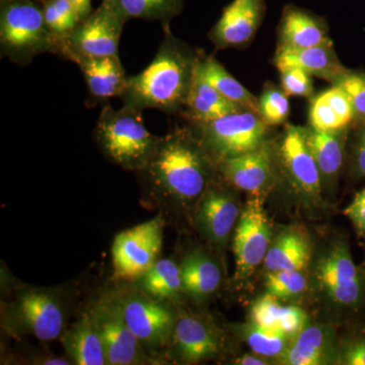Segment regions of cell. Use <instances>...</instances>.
<instances>
[{"instance_id": "43", "label": "cell", "mask_w": 365, "mask_h": 365, "mask_svg": "<svg viewBox=\"0 0 365 365\" xmlns=\"http://www.w3.org/2000/svg\"><path fill=\"white\" fill-rule=\"evenodd\" d=\"M81 4H83V11H85L86 19L91 16V14L93 13V9H91V0H81Z\"/></svg>"}, {"instance_id": "2", "label": "cell", "mask_w": 365, "mask_h": 365, "mask_svg": "<svg viewBox=\"0 0 365 365\" xmlns=\"http://www.w3.org/2000/svg\"><path fill=\"white\" fill-rule=\"evenodd\" d=\"M165 37L150 66L140 73L128 76L120 96L124 106L134 109H155L175 114L186 108L202 53L178 39L165 29Z\"/></svg>"}, {"instance_id": "42", "label": "cell", "mask_w": 365, "mask_h": 365, "mask_svg": "<svg viewBox=\"0 0 365 365\" xmlns=\"http://www.w3.org/2000/svg\"><path fill=\"white\" fill-rule=\"evenodd\" d=\"M68 1L71 2L72 6L74 7V9H76V13H78L79 21H85L86 16L85 11H83V4H81V0H68Z\"/></svg>"}, {"instance_id": "39", "label": "cell", "mask_w": 365, "mask_h": 365, "mask_svg": "<svg viewBox=\"0 0 365 365\" xmlns=\"http://www.w3.org/2000/svg\"><path fill=\"white\" fill-rule=\"evenodd\" d=\"M344 215L351 222L357 234L365 237V189L354 196L346 207Z\"/></svg>"}, {"instance_id": "21", "label": "cell", "mask_w": 365, "mask_h": 365, "mask_svg": "<svg viewBox=\"0 0 365 365\" xmlns=\"http://www.w3.org/2000/svg\"><path fill=\"white\" fill-rule=\"evenodd\" d=\"M60 341L73 364H108L104 345L91 312L81 314L76 323L66 329Z\"/></svg>"}, {"instance_id": "15", "label": "cell", "mask_w": 365, "mask_h": 365, "mask_svg": "<svg viewBox=\"0 0 365 365\" xmlns=\"http://www.w3.org/2000/svg\"><path fill=\"white\" fill-rule=\"evenodd\" d=\"M272 148L266 143L258 150L217 162L218 173L235 188L261 197L272 184L276 163Z\"/></svg>"}, {"instance_id": "38", "label": "cell", "mask_w": 365, "mask_h": 365, "mask_svg": "<svg viewBox=\"0 0 365 365\" xmlns=\"http://www.w3.org/2000/svg\"><path fill=\"white\" fill-rule=\"evenodd\" d=\"M351 174L355 179H365V125H359L355 135L352 146Z\"/></svg>"}, {"instance_id": "3", "label": "cell", "mask_w": 365, "mask_h": 365, "mask_svg": "<svg viewBox=\"0 0 365 365\" xmlns=\"http://www.w3.org/2000/svg\"><path fill=\"white\" fill-rule=\"evenodd\" d=\"M60 39L45 21L42 4L33 0L0 2V52L20 67L44 53L59 55Z\"/></svg>"}, {"instance_id": "35", "label": "cell", "mask_w": 365, "mask_h": 365, "mask_svg": "<svg viewBox=\"0 0 365 365\" xmlns=\"http://www.w3.org/2000/svg\"><path fill=\"white\" fill-rule=\"evenodd\" d=\"M333 86L344 91L354 110V123L365 125V72L348 69Z\"/></svg>"}, {"instance_id": "41", "label": "cell", "mask_w": 365, "mask_h": 365, "mask_svg": "<svg viewBox=\"0 0 365 365\" xmlns=\"http://www.w3.org/2000/svg\"><path fill=\"white\" fill-rule=\"evenodd\" d=\"M260 355L258 356H253V355H245V356L241 357L237 360V364L242 365H264L267 364V362L265 361L263 359H261Z\"/></svg>"}, {"instance_id": "19", "label": "cell", "mask_w": 365, "mask_h": 365, "mask_svg": "<svg viewBox=\"0 0 365 365\" xmlns=\"http://www.w3.org/2000/svg\"><path fill=\"white\" fill-rule=\"evenodd\" d=\"M274 64L279 71L289 67H297L312 76L325 79L332 85L348 71L341 63L332 44L304 49L278 47Z\"/></svg>"}, {"instance_id": "34", "label": "cell", "mask_w": 365, "mask_h": 365, "mask_svg": "<svg viewBox=\"0 0 365 365\" xmlns=\"http://www.w3.org/2000/svg\"><path fill=\"white\" fill-rule=\"evenodd\" d=\"M307 281L302 271H276L266 276L268 294L276 299H290L307 289Z\"/></svg>"}, {"instance_id": "6", "label": "cell", "mask_w": 365, "mask_h": 365, "mask_svg": "<svg viewBox=\"0 0 365 365\" xmlns=\"http://www.w3.org/2000/svg\"><path fill=\"white\" fill-rule=\"evenodd\" d=\"M193 125L199 132V138L216 163L251 153L267 143L268 125L258 113L250 110Z\"/></svg>"}, {"instance_id": "14", "label": "cell", "mask_w": 365, "mask_h": 365, "mask_svg": "<svg viewBox=\"0 0 365 365\" xmlns=\"http://www.w3.org/2000/svg\"><path fill=\"white\" fill-rule=\"evenodd\" d=\"M196 205L199 232L215 246H225L241 215L237 198L213 182Z\"/></svg>"}, {"instance_id": "27", "label": "cell", "mask_w": 365, "mask_h": 365, "mask_svg": "<svg viewBox=\"0 0 365 365\" xmlns=\"http://www.w3.org/2000/svg\"><path fill=\"white\" fill-rule=\"evenodd\" d=\"M311 259V246L304 235L289 232L278 237L266 255L265 267L268 272L302 271Z\"/></svg>"}, {"instance_id": "18", "label": "cell", "mask_w": 365, "mask_h": 365, "mask_svg": "<svg viewBox=\"0 0 365 365\" xmlns=\"http://www.w3.org/2000/svg\"><path fill=\"white\" fill-rule=\"evenodd\" d=\"M278 32L280 48L304 49L332 44L325 21L294 4L283 9Z\"/></svg>"}, {"instance_id": "33", "label": "cell", "mask_w": 365, "mask_h": 365, "mask_svg": "<svg viewBox=\"0 0 365 365\" xmlns=\"http://www.w3.org/2000/svg\"><path fill=\"white\" fill-rule=\"evenodd\" d=\"M290 104L282 88L268 86L259 98V115L268 126H279L287 121Z\"/></svg>"}, {"instance_id": "8", "label": "cell", "mask_w": 365, "mask_h": 365, "mask_svg": "<svg viewBox=\"0 0 365 365\" xmlns=\"http://www.w3.org/2000/svg\"><path fill=\"white\" fill-rule=\"evenodd\" d=\"M163 230V220L158 216L118 234L112 247L115 275L135 280L148 272L162 252Z\"/></svg>"}, {"instance_id": "30", "label": "cell", "mask_w": 365, "mask_h": 365, "mask_svg": "<svg viewBox=\"0 0 365 365\" xmlns=\"http://www.w3.org/2000/svg\"><path fill=\"white\" fill-rule=\"evenodd\" d=\"M138 280L141 292L160 302H176L182 292L180 265L170 259H160Z\"/></svg>"}, {"instance_id": "32", "label": "cell", "mask_w": 365, "mask_h": 365, "mask_svg": "<svg viewBox=\"0 0 365 365\" xmlns=\"http://www.w3.org/2000/svg\"><path fill=\"white\" fill-rule=\"evenodd\" d=\"M245 338L255 354L275 357L287 350L288 336L282 331L254 324L247 329Z\"/></svg>"}, {"instance_id": "12", "label": "cell", "mask_w": 365, "mask_h": 365, "mask_svg": "<svg viewBox=\"0 0 365 365\" xmlns=\"http://www.w3.org/2000/svg\"><path fill=\"white\" fill-rule=\"evenodd\" d=\"M271 228L261 197L246 204L235 225L234 253L237 277H248L265 260L270 248Z\"/></svg>"}, {"instance_id": "17", "label": "cell", "mask_w": 365, "mask_h": 365, "mask_svg": "<svg viewBox=\"0 0 365 365\" xmlns=\"http://www.w3.org/2000/svg\"><path fill=\"white\" fill-rule=\"evenodd\" d=\"M172 354L184 364H198L217 356L222 342L205 321L184 314L176 319L173 331Z\"/></svg>"}, {"instance_id": "11", "label": "cell", "mask_w": 365, "mask_h": 365, "mask_svg": "<svg viewBox=\"0 0 365 365\" xmlns=\"http://www.w3.org/2000/svg\"><path fill=\"white\" fill-rule=\"evenodd\" d=\"M317 278L330 299L346 309H356L364 297V281L349 246L338 242L319 261Z\"/></svg>"}, {"instance_id": "5", "label": "cell", "mask_w": 365, "mask_h": 365, "mask_svg": "<svg viewBox=\"0 0 365 365\" xmlns=\"http://www.w3.org/2000/svg\"><path fill=\"white\" fill-rule=\"evenodd\" d=\"M71 311L68 297L53 287H23L7 304L2 321L14 336L30 335L41 341L60 339Z\"/></svg>"}, {"instance_id": "9", "label": "cell", "mask_w": 365, "mask_h": 365, "mask_svg": "<svg viewBox=\"0 0 365 365\" xmlns=\"http://www.w3.org/2000/svg\"><path fill=\"white\" fill-rule=\"evenodd\" d=\"M90 312L103 341L108 364L136 365L150 362L143 346L125 321L119 295L103 297Z\"/></svg>"}, {"instance_id": "26", "label": "cell", "mask_w": 365, "mask_h": 365, "mask_svg": "<svg viewBox=\"0 0 365 365\" xmlns=\"http://www.w3.org/2000/svg\"><path fill=\"white\" fill-rule=\"evenodd\" d=\"M254 324L282 331L289 336L302 332L307 323V314L297 307H283L269 294L255 302L252 307Z\"/></svg>"}, {"instance_id": "22", "label": "cell", "mask_w": 365, "mask_h": 365, "mask_svg": "<svg viewBox=\"0 0 365 365\" xmlns=\"http://www.w3.org/2000/svg\"><path fill=\"white\" fill-rule=\"evenodd\" d=\"M182 292L197 302L215 294L222 283V270L209 255L194 251L180 265Z\"/></svg>"}, {"instance_id": "40", "label": "cell", "mask_w": 365, "mask_h": 365, "mask_svg": "<svg viewBox=\"0 0 365 365\" xmlns=\"http://www.w3.org/2000/svg\"><path fill=\"white\" fill-rule=\"evenodd\" d=\"M340 361L346 365H365V337L348 343L341 353Z\"/></svg>"}, {"instance_id": "28", "label": "cell", "mask_w": 365, "mask_h": 365, "mask_svg": "<svg viewBox=\"0 0 365 365\" xmlns=\"http://www.w3.org/2000/svg\"><path fill=\"white\" fill-rule=\"evenodd\" d=\"M185 0H103L125 21H155L163 30L170 28L173 19L181 14Z\"/></svg>"}, {"instance_id": "4", "label": "cell", "mask_w": 365, "mask_h": 365, "mask_svg": "<svg viewBox=\"0 0 365 365\" xmlns=\"http://www.w3.org/2000/svg\"><path fill=\"white\" fill-rule=\"evenodd\" d=\"M96 141L106 157L126 170L138 173L148 165L160 140L144 124L143 111L106 106L95 128Z\"/></svg>"}, {"instance_id": "31", "label": "cell", "mask_w": 365, "mask_h": 365, "mask_svg": "<svg viewBox=\"0 0 365 365\" xmlns=\"http://www.w3.org/2000/svg\"><path fill=\"white\" fill-rule=\"evenodd\" d=\"M328 354V339L324 329L318 326L304 328L284 351V361L290 365L324 364Z\"/></svg>"}, {"instance_id": "25", "label": "cell", "mask_w": 365, "mask_h": 365, "mask_svg": "<svg viewBox=\"0 0 365 365\" xmlns=\"http://www.w3.org/2000/svg\"><path fill=\"white\" fill-rule=\"evenodd\" d=\"M349 128L339 131L317 130L311 126L306 128L307 143L318 165L322 182H334L339 177Z\"/></svg>"}, {"instance_id": "13", "label": "cell", "mask_w": 365, "mask_h": 365, "mask_svg": "<svg viewBox=\"0 0 365 365\" xmlns=\"http://www.w3.org/2000/svg\"><path fill=\"white\" fill-rule=\"evenodd\" d=\"M276 158L285 179L297 193L309 198L321 196L323 182L307 143L306 128L287 125L278 144Z\"/></svg>"}, {"instance_id": "7", "label": "cell", "mask_w": 365, "mask_h": 365, "mask_svg": "<svg viewBox=\"0 0 365 365\" xmlns=\"http://www.w3.org/2000/svg\"><path fill=\"white\" fill-rule=\"evenodd\" d=\"M126 21L102 1L66 37L60 39L59 56L71 60L83 56L119 55V43Z\"/></svg>"}, {"instance_id": "37", "label": "cell", "mask_w": 365, "mask_h": 365, "mask_svg": "<svg viewBox=\"0 0 365 365\" xmlns=\"http://www.w3.org/2000/svg\"><path fill=\"white\" fill-rule=\"evenodd\" d=\"M42 7L46 23L53 34L59 39L66 37L78 26V23L69 20L60 13L55 4H53V0H43Z\"/></svg>"}, {"instance_id": "1", "label": "cell", "mask_w": 365, "mask_h": 365, "mask_svg": "<svg viewBox=\"0 0 365 365\" xmlns=\"http://www.w3.org/2000/svg\"><path fill=\"white\" fill-rule=\"evenodd\" d=\"M217 163L193 131L175 128L160 140L139 170L151 195L158 201L180 205L198 203L212 184Z\"/></svg>"}, {"instance_id": "16", "label": "cell", "mask_w": 365, "mask_h": 365, "mask_svg": "<svg viewBox=\"0 0 365 365\" xmlns=\"http://www.w3.org/2000/svg\"><path fill=\"white\" fill-rule=\"evenodd\" d=\"M266 14V0H232L209 33L217 49L248 44L260 28Z\"/></svg>"}, {"instance_id": "20", "label": "cell", "mask_w": 365, "mask_h": 365, "mask_svg": "<svg viewBox=\"0 0 365 365\" xmlns=\"http://www.w3.org/2000/svg\"><path fill=\"white\" fill-rule=\"evenodd\" d=\"M83 72L88 91L93 97L107 100L120 97L126 86L127 78L119 55L83 56L74 59Z\"/></svg>"}, {"instance_id": "23", "label": "cell", "mask_w": 365, "mask_h": 365, "mask_svg": "<svg viewBox=\"0 0 365 365\" xmlns=\"http://www.w3.org/2000/svg\"><path fill=\"white\" fill-rule=\"evenodd\" d=\"M309 120V126L317 130H343L354 123V110L344 91L333 86L314 98Z\"/></svg>"}, {"instance_id": "29", "label": "cell", "mask_w": 365, "mask_h": 365, "mask_svg": "<svg viewBox=\"0 0 365 365\" xmlns=\"http://www.w3.org/2000/svg\"><path fill=\"white\" fill-rule=\"evenodd\" d=\"M199 68L204 78L223 97L239 105L242 109L259 114V98L255 97L251 91L237 81L215 57L206 56L202 53L199 59Z\"/></svg>"}, {"instance_id": "10", "label": "cell", "mask_w": 365, "mask_h": 365, "mask_svg": "<svg viewBox=\"0 0 365 365\" xmlns=\"http://www.w3.org/2000/svg\"><path fill=\"white\" fill-rule=\"evenodd\" d=\"M118 295L125 321L144 349L158 350L169 344L176 317L167 302L151 299L141 290Z\"/></svg>"}, {"instance_id": "36", "label": "cell", "mask_w": 365, "mask_h": 365, "mask_svg": "<svg viewBox=\"0 0 365 365\" xmlns=\"http://www.w3.org/2000/svg\"><path fill=\"white\" fill-rule=\"evenodd\" d=\"M281 88L289 97L311 98L314 93V83L311 74L297 67L280 71Z\"/></svg>"}, {"instance_id": "24", "label": "cell", "mask_w": 365, "mask_h": 365, "mask_svg": "<svg viewBox=\"0 0 365 365\" xmlns=\"http://www.w3.org/2000/svg\"><path fill=\"white\" fill-rule=\"evenodd\" d=\"M200 59V58H199ZM242 108L223 97L204 78L197 63L195 76L187 101L185 115L191 123L207 122L232 113L242 111Z\"/></svg>"}]
</instances>
